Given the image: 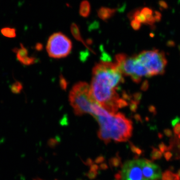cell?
Listing matches in <instances>:
<instances>
[{
	"instance_id": "f1b7e54d",
	"label": "cell",
	"mask_w": 180,
	"mask_h": 180,
	"mask_svg": "<svg viewBox=\"0 0 180 180\" xmlns=\"http://www.w3.org/2000/svg\"><path fill=\"white\" fill-rule=\"evenodd\" d=\"M99 168L100 169L102 170H106L108 169V165L106 163H102L100 165Z\"/></svg>"
},
{
	"instance_id": "9c48e42d",
	"label": "cell",
	"mask_w": 180,
	"mask_h": 180,
	"mask_svg": "<svg viewBox=\"0 0 180 180\" xmlns=\"http://www.w3.org/2000/svg\"><path fill=\"white\" fill-rule=\"evenodd\" d=\"M71 31L73 36L77 40L79 41H80L81 42H82V43H83V44L85 45V46L87 48L89 49L90 51H91L93 53H94V52L93 51V50H92V49H90V48L88 46V45H87L86 43H85V42L84 41L83 38L82 37L81 35L80 31L79 28L78 26H77V24H76L75 23H73L71 25Z\"/></svg>"
},
{
	"instance_id": "8d00e7d4",
	"label": "cell",
	"mask_w": 180,
	"mask_h": 180,
	"mask_svg": "<svg viewBox=\"0 0 180 180\" xmlns=\"http://www.w3.org/2000/svg\"></svg>"
},
{
	"instance_id": "e0dca14e",
	"label": "cell",
	"mask_w": 180,
	"mask_h": 180,
	"mask_svg": "<svg viewBox=\"0 0 180 180\" xmlns=\"http://www.w3.org/2000/svg\"><path fill=\"white\" fill-rule=\"evenodd\" d=\"M130 146L131 150L132 152L133 153L136 154L135 159H138V157L140 156V155L142 154V150L141 149H140L139 148L136 147L133 143H132L131 142H130Z\"/></svg>"
},
{
	"instance_id": "6da1fadb",
	"label": "cell",
	"mask_w": 180,
	"mask_h": 180,
	"mask_svg": "<svg viewBox=\"0 0 180 180\" xmlns=\"http://www.w3.org/2000/svg\"><path fill=\"white\" fill-rule=\"evenodd\" d=\"M123 82V74L115 63L102 61L93 68L90 86L93 98L111 114H116L119 109L122 99L117 89Z\"/></svg>"
},
{
	"instance_id": "ffe728a7",
	"label": "cell",
	"mask_w": 180,
	"mask_h": 180,
	"mask_svg": "<svg viewBox=\"0 0 180 180\" xmlns=\"http://www.w3.org/2000/svg\"><path fill=\"white\" fill-rule=\"evenodd\" d=\"M159 148L160 151L162 153L165 152L166 151H168V147L163 142L161 143L159 145Z\"/></svg>"
},
{
	"instance_id": "d6986e66",
	"label": "cell",
	"mask_w": 180,
	"mask_h": 180,
	"mask_svg": "<svg viewBox=\"0 0 180 180\" xmlns=\"http://www.w3.org/2000/svg\"><path fill=\"white\" fill-rule=\"evenodd\" d=\"M98 175V172L92 171L90 170L86 174V176L90 180H93L96 178Z\"/></svg>"
},
{
	"instance_id": "ba28073f",
	"label": "cell",
	"mask_w": 180,
	"mask_h": 180,
	"mask_svg": "<svg viewBox=\"0 0 180 180\" xmlns=\"http://www.w3.org/2000/svg\"><path fill=\"white\" fill-rule=\"evenodd\" d=\"M116 12V9L110 8L101 7L98 11V15L100 19L106 21L111 18Z\"/></svg>"
},
{
	"instance_id": "8fae6325",
	"label": "cell",
	"mask_w": 180,
	"mask_h": 180,
	"mask_svg": "<svg viewBox=\"0 0 180 180\" xmlns=\"http://www.w3.org/2000/svg\"><path fill=\"white\" fill-rule=\"evenodd\" d=\"M16 53V56L18 60L21 62L24 59L29 57L28 56V50L24 47L23 45L21 44L19 49H15L14 50Z\"/></svg>"
},
{
	"instance_id": "8992f818",
	"label": "cell",
	"mask_w": 180,
	"mask_h": 180,
	"mask_svg": "<svg viewBox=\"0 0 180 180\" xmlns=\"http://www.w3.org/2000/svg\"><path fill=\"white\" fill-rule=\"evenodd\" d=\"M115 63L122 74L130 77L135 83H139L143 77H149L146 69L139 62L136 56L118 54L116 56Z\"/></svg>"
},
{
	"instance_id": "83f0119b",
	"label": "cell",
	"mask_w": 180,
	"mask_h": 180,
	"mask_svg": "<svg viewBox=\"0 0 180 180\" xmlns=\"http://www.w3.org/2000/svg\"><path fill=\"white\" fill-rule=\"evenodd\" d=\"M99 166L98 165L96 164H93L92 165L90 166V170L94 172H98V170H99Z\"/></svg>"
},
{
	"instance_id": "836d02e7",
	"label": "cell",
	"mask_w": 180,
	"mask_h": 180,
	"mask_svg": "<svg viewBox=\"0 0 180 180\" xmlns=\"http://www.w3.org/2000/svg\"><path fill=\"white\" fill-rule=\"evenodd\" d=\"M158 137L160 139H162L163 137V135L162 134V133H158Z\"/></svg>"
},
{
	"instance_id": "f546056e",
	"label": "cell",
	"mask_w": 180,
	"mask_h": 180,
	"mask_svg": "<svg viewBox=\"0 0 180 180\" xmlns=\"http://www.w3.org/2000/svg\"><path fill=\"white\" fill-rule=\"evenodd\" d=\"M84 164L85 165L88 166H91L94 164V162L92 160L91 158H88L87 160L85 162H84Z\"/></svg>"
},
{
	"instance_id": "ac0fdd59",
	"label": "cell",
	"mask_w": 180,
	"mask_h": 180,
	"mask_svg": "<svg viewBox=\"0 0 180 180\" xmlns=\"http://www.w3.org/2000/svg\"><path fill=\"white\" fill-rule=\"evenodd\" d=\"M59 143V140H58L56 138H51V139H49L48 141V145L50 147L52 148L56 147V146L58 145Z\"/></svg>"
},
{
	"instance_id": "4316f807",
	"label": "cell",
	"mask_w": 180,
	"mask_h": 180,
	"mask_svg": "<svg viewBox=\"0 0 180 180\" xmlns=\"http://www.w3.org/2000/svg\"><path fill=\"white\" fill-rule=\"evenodd\" d=\"M174 133L175 135H179L180 134V123L174 127Z\"/></svg>"
},
{
	"instance_id": "277c9868",
	"label": "cell",
	"mask_w": 180,
	"mask_h": 180,
	"mask_svg": "<svg viewBox=\"0 0 180 180\" xmlns=\"http://www.w3.org/2000/svg\"><path fill=\"white\" fill-rule=\"evenodd\" d=\"M69 101L76 116H82L86 114L92 115V105L96 101L93 98L88 83L80 82L75 84L70 92Z\"/></svg>"
},
{
	"instance_id": "3957f363",
	"label": "cell",
	"mask_w": 180,
	"mask_h": 180,
	"mask_svg": "<svg viewBox=\"0 0 180 180\" xmlns=\"http://www.w3.org/2000/svg\"><path fill=\"white\" fill-rule=\"evenodd\" d=\"M121 174L123 180H156L162 176L159 166L146 159L126 162Z\"/></svg>"
},
{
	"instance_id": "5bb4252c",
	"label": "cell",
	"mask_w": 180,
	"mask_h": 180,
	"mask_svg": "<svg viewBox=\"0 0 180 180\" xmlns=\"http://www.w3.org/2000/svg\"><path fill=\"white\" fill-rule=\"evenodd\" d=\"M3 35L8 38H14L16 36V30L14 28H4L1 30Z\"/></svg>"
},
{
	"instance_id": "d590c367",
	"label": "cell",
	"mask_w": 180,
	"mask_h": 180,
	"mask_svg": "<svg viewBox=\"0 0 180 180\" xmlns=\"http://www.w3.org/2000/svg\"><path fill=\"white\" fill-rule=\"evenodd\" d=\"M178 139H180V134H179V135H178Z\"/></svg>"
},
{
	"instance_id": "44dd1931",
	"label": "cell",
	"mask_w": 180,
	"mask_h": 180,
	"mask_svg": "<svg viewBox=\"0 0 180 180\" xmlns=\"http://www.w3.org/2000/svg\"><path fill=\"white\" fill-rule=\"evenodd\" d=\"M105 159L104 156H100L96 158V159L95 160V161H94V162H95L96 164H101L102 163H103V162L105 161Z\"/></svg>"
},
{
	"instance_id": "cb8c5ba5",
	"label": "cell",
	"mask_w": 180,
	"mask_h": 180,
	"mask_svg": "<svg viewBox=\"0 0 180 180\" xmlns=\"http://www.w3.org/2000/svg\"><path fill=\"white\" fill-rule=\"evenodd\" d=\"M165 135L168 137H171L173 136V132L170 129H165L164 130Z\"/></svg>"
},
{
	"instance_id": "52a82bcc",
	"label": "cell",
	"mask_w": 180,
	"mask_h": 180,
	"mask_svg": "<svg viewBox=\"0 0 180 180\" xmlns=\"http://www.w3.org/2000/svg\"><path fill=\"white\" fill-rule=\"evenodd\" d=\"M48 55L55 59L66 57L72 49L71 40L61 32L54 33L50 37L46 46Z\"/></svg>"
},
{
	"instance_id": "5b68a950",
	"label": "cell",
	"mask_w": 180,
	"mask_h": 180,
	"mask_svg": "<svg viewBox=\"0 0 180 180\" xmlns=\"http://www.w3.org/2000/svg\"><path fill=\"white\" fill-rule=\"evenodd\" d=\"M136 56L147 72L149 77L161 75L164 73L167 60L163 52L158 50H147Z\"/></svg>"
},
{
	"instance_id": "4fadbf2b",
	"label": "cell",
	"mask_w": 180,
	"mask_h": 180,
	"mask_svg": "<svg viewBox=\"0 0 180 180\" xmlns=\"http://www.w3.org/2000/svg\"><path fill=\"white\" fill-rule=\"evenodd\" d=\"M162 180H180V177L177 174H174L169 170L166 171L163 173Z\"/></svg>"
},
{
	"instance_id": "1f68e13d",
	"label": "cell",
	"mask_w": 180,
	"mask_h": 180,
	"mask_svg": "<svg viewBox=\"0 0 180 180\" xmlns=\"http://www.w3.org/2000/svg\"><path fill=\"white\" fill-rule=\"evenodd\" d=\"M134 118H135V120L137 121H139V122H141V123H142V119L141 117V116H140V115H139L137 114L135 115Z\"/></svg>"
},
{
	"instance_id": "7c38bea8",
	"label": "cell",
	"mask_w": 180,
	"mask_h": 180,
	"mask_svg": "<svg viewBox=\"0 0 180 180\" xmlns=\"http://www.w3.org/2000/svg\"><path fill=\"white\" fill-rule=\"evenodd\" d=\"M109 164L111 168H117L122 166V163L120 156L118 153L117 154L116 156L112 157L109 161Z\"/></svg>"
},
{
	"instance_id": "e575fe53",
	"label": "cell",
	"mask_w": 180,
	"mask_h": 180,
	"mask_svg": "<svg viewBox=\"0 0 180 180\" xmlns=\"http://www.w3.org/2000/svg\"><path fill=\"white\" fill-rule=\"evenodd\" d=\"M177 175L179 176V177H180V169L178 171V173H177Z\"/></svg>"
},
{
	"instance_id": "4dcf8cb0",
	"label": "cell",
	"mask_w": 180,
	"mask_h": 180,
	"mask_svg": "<svg viewBox=\"0 0 180 180\" xmlns=\"http://www.w3.org/2000/svg\"><path fill=\"white\" fill-rule=\"evenodd\" d=\"M115 178L117 180H120L122 178V174H121V172H119V173L116 174L115 175Z\"/></svg>"
},
{
	"instance_id": "d4e9b609",
	"label": "cell",
	"mask_w": 180,
	"mask_h": 180,
	"mask_svg": "<svg viewBox=\"0 0 180 180\" xmlns=\"http://www.w3.org/2000/svg\"><path fill=\"white\" fill-rule=\"evenodd\" d=\"M173 156V154L172 153H171L170 151H167L166 152L164 153L165 158L167 160V161H169L171 159L172 157Z\"/></svg>"
},
{
	"instance_id": "2e32d148",
	"label": "cell",
	"mask_w": 180,
	"mask_h": 180,
	"mask_svg": "<svg viewBox=\"0 0 180 180\" xmlns=\"http://www.w3.org/2000/svg\"><path fill=\"white\" fill-rule=\"evenodd\" d=\"M23 89V86L19 82H16L11 85V90L13 93L19 94Z\"/></svg>"
},
{
	"instance_id": "7a4b0ae2",
	"label": "cell",
	"mask_w": 180,
	"mask_h": 180,
	"mask_svg": "<svg viewBox=\"0 0 180 180\" xmlns=\"http://www.w3.org/2000/svg\"><path fill=\"white\" fill-rule=\"evenodd\" d=\"M100 129L105 131L115 142H125L132 135L133 125L125 115L118 113L110 117H95Z\"/></svg>"
},
{
	"instance_id": "d6a6232c",
	"label": "cell",
	"mask_w": 180,
	"mask_h": 180,
	"mask_svg": "<svg viewBox=\"0 0 180 180\" xmlns=\"http://www.w3.org/2000/svg\"><path fill=\"white\" fill-rule=\"evenodd\" d=\"M149 111L150 112H152V113H156V110H155V108L153 106H151L150 108H149Z\"/></svg>"
},
{
	"instance_id": "74e56055",
	"label": "cell",
	"mask_w": 180,
	"mask_h": 180,
	"mask_svg": "<svg viewBox=\"0 0 180 180\" xmlns=\"http://www.w3.org/2000/svg\"></svg>"
},
{
	"instance_id": "484cf974",
	"label": "cell",
	"mask_w": 180,
	"mask_h": 180,
	"mask_svg": "<svg viewBox=\"0 0 180 180\" xmlns=\"http://www.w3.org/2000/svg\"><path fill=\"white\" fill-rule=\"evenodd\" d=\"M137 109V105L136 103L135 102H132L130 104V109L132 112H135L136 111Z\"/></svg>"
},
{
	"instance_id": "603a6c76",
	"label": "cell",
	"mask_w": 180,
	"mask_h": 180,
	"mask_svg": "<svg viewBox=\"0 0 180 180\" xmlns=\"http://www.w3.org/2000/svg\"><path fill=\"white\" fill-rule=\"evenodd\" d=\"M180 117H175L174 118V119L172 120L171 121L172 126L175 127L176 125L180 123Z\"/></svg>"
},
{
	"instance_id": "30bf717a",
	"label": "cell",
	"mask_w": 180,
	"mask_h": 180,
	"mask_svg": "<svg viewBox=\"0 0 180 180\" xmlns=\"http://www.w3.org/2000/svg\"><path fill=\"white\" fill-rule=\"evenodd\" d=\"M91 12V5L87 1H83L81 3L80 14L83 17H87Z\"/></svg>"
},
{
	"instance_id": "7402d4cb",
	"label": "cell",
	"mask_w": 180,
	"mask_h": 180,
	"mask_svg": "<svg viewBox=\"0 0 180 180\" xmlns=\"http://www.w3.org/2000/svg\"><path fill=\"white\" fill-rule=\"evenodd\" d=\"M131 25L133 27V29L135 30H138L140 28L141 26V24L139 23L137 21H135L132 20L131 22Z\"/></svg>"
},
{
	"instance_id": "9a60e30c",
	"label": "cell",
	"mask_w": 180,
	"mask_h": 180,
	"mask_svg": "<svg viewBox=\"0 0 180 180\" xmlns=\"http://www.w3.org/2000/svg\"><path fill=\"white\" fill-rule=\"evenodd\" d=\"M162 153L158 149L154 147H152V150L150 154V157L152 161L159 160L162 158Z\"/></svg>"
}]
</instances>
